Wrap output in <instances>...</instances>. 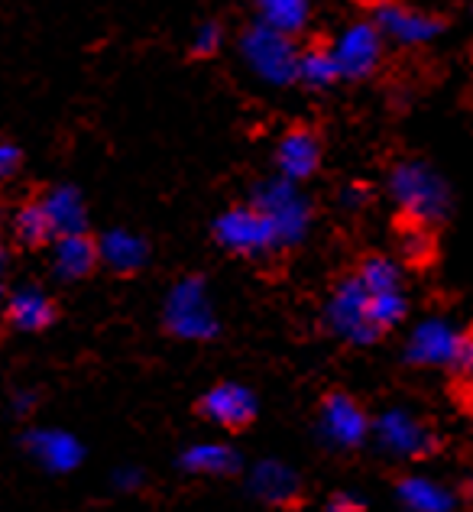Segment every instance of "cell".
I'll return each mask as SVG.
<instances>
[{
	"instance_id": "26",
	"label": "cell",
	"mask_w": 473,
	"mask_h": 512,
	"mask_svg": "<svg viewBox=\"0 0 473 512\" xmlns=\"http://www.w3.org/2000/svg\"><path fill=\"white\" fill-rule=\"evenodd\" d=\"M98 256H104V260L111 263L114 269H137L143 263L146 250H143L140 240H133L127 234H111L101 244Z\"/></svg>"
},
{
	"instance_id": "6",
	"label": "cell",
	"mask_w": 473,
	"mask_h": 512,
	"mask_svg": "<svg viewBox=\"0 0 473 512\" xmlns=\"http://www.w3.org/2000/svg\"><path fill=\"white\" fill-rule=\"evenodd\" d=\"M166 325L172 334L188 341H208L218 334V318L201 279H185L172 289L166 305Z\"/></svg>"
},
{
	"instance_id": "14",
	"label": "cell",
	"mask_w": 473,
	"mask_h": 512,
	"mask_svg": "<svg viewBox=\"0 0 473 512\" xmlns=\"http://www.w3.org/2000/svg\"><path fill=\"white\" fill-rule=\"evenodd\" d=\"M26 451H30L39 464L52 474H69L81 464V444L78 438H72L69 431H56V428H46V431H30L26 435Z\"/></svg>"
},
{
	"instance_id": "24",
	"label": "cell",
	"mask_w": 473,
	"mask_h": 512,
	"mask_svg": "<svg viewBox=\"0 0 473 512\" xmlns=\"http://www.w3.org/2000/svg\"><path fill=\"white\" fill-rule=\"evenodd\" d=\"M360 279V286L367 292H393L402 289V266L393 260V256H367L360 263V269L354 273Z\"/></svg>"
},
{
	"instance_id": "20",
	"label": "cell",
	"mask_w": 473,
	"mask_h": 512,
	"mask_svg": "<svg viewBox=\"0 0 473 512\" xmlns=\"http://www.w3.org/2000/svg\"><path fill=\"white\" fill-rule=\"evenodd\" d=\"M250 490L260 493L266 503H289L299 493V480H295L292 470L279 464H260L250 480Z\"/></svg>"
},
{
	"instance_id": "33",
	"label": "cell",
	"mask_w": 473,
	"mask_h": 512,
	"mask_svg": "<svg viewBox=\"0 0 473 512\" xmlns=\"http://www.w3.org/2000/svg\"><path fill=\"white\" fill-rule=\"evenodd\" d=\"M4 263H7V260H4V250H0V276H4Z\"/></svg>"
},
{
	"instance_id": "19",
	"label": "cell",
	"mask_w": 473,
	"mask_h": 512,
	"mask_svg": "<svg viewBox=\"0 0 473 512\" xmlns=\"http://www.w3.org/2000/svg\"><path fill=\"white\" fill-rule=\"evenodd\" d=\"M240 457L224 444H195L182 454V467L188 474H234Z\"/></svg>"
},
{
	"instance_id": "4",
	"label": "cell",
	"mask_w": 473,
	"mask_h": 512,
	"mask_svg": "<svg viewBox=\"0 0 473 512\" xmlns=\"http://www.w3.org/2000/svg\"><path fill=\"white\" fill-rule=\"evenodd\" d=\"M331 56L337 62V72H341V82H363L383 65L386 39L373 20H354L337 33L331 43Z\"/></svg>"
},
{
	"instance_id": "18",
	"label": "cell",
	"mask_w": 473,
	"mask_h": 512,
	"mask_svg": "<svg viewBox=\"0 0 473 512\" xmlns=\"http://www.w3.org/2000/svg\"><path fill=\"white\" fill-rule=\"evenodd\" d=\"M295 82H302L305 88H315V91H324V88L341 82V72H337L331 46L299 49V72H295Z\"/></svg>"
},
{
	"instance_id": "3",
	"label": "cell",
	"mask_w": 473,
	"mask_h": 512,
	"mask_svg": "<svg viewBox=\"0 0 473 512\" xmlns=\"http://www.w3.org/2000/svg\"><path fill=\"white\" fill-rule=\"evenodd\" d=\"M253 205L266 214V221L276 234V247L302 244L308 227H312V201L305 198L299 182H289L282 175H273V179L256 185Z\"/></svg>"
},
{
	"instance_id": "13",
	"label": "cell",
	"mask_w": 473,
	"mask_h": 512,
	"mask_svg": "<svg viewBox=\"0 0 473 512\" xmlns=\"http://www.w3.org/2000/svg\"><path fill=\"white\" fill-rule=\"evenodd\" d=\"M376 438L386 451L405 454V457H422L435 448V435L415 419V415L393 409L376 422Z\"/></svg>"
},
{
	"instance_id": "28",
	"label": "cell",
	"mask_w": 473,
	"mask_h": 512,
	"mask_svg": "<svg viewBox=\"0 0 473 512\" xmlns=\"http://www.w3.org/2000/svg\"><path fill=\"white\" fill-rule=\"evenodd\" d=\"M402 250L409 260H422V256L431 253V231L422 224H409L402 234Z\"/></svg>"
},
{
	"instance_id": "23",
	"label": "cell",
	"mask_w": 473,
	"mask_h": 512,
	"mask_svg": "<svg viewBox=\"0 0 473 512\" xmlns=\"http://www.w3.org/2000/svg\"><path fill=\"white\" fill-rule=\"evenodd\" d=\"M409 315V299L402 295V289H393V292H370L367 295V318L376 331H389L405 321Z\"/></svg>"
},
{
	"instance_id": "2",
	"label": "cell",
	"mask_w": 473,
	"mask_h": 512,
	"mask_svg": "<svg viewBox=\"0 0 473 512\" xmlns=\"http://www.w3.org/2000/svg\"><path fill=\"white\" fill-rule=\"evenodd\" d=\"M240 56L260 82L276 88L295 85V72H299V43H295V36H286L256 20L240 36Z\"/></svg>"
},
{
	"instance_id": "25",
	"label": "cell",
	"mask_w": 473,
	"mask_h": 512,
	"mask_svg": "<svg viewBox=\"0 0 473 512\" xmlns=\"http://www.w3.org/2000/svg\"><path fill=\"white\" fill-rule=\"evenodd\" d=\"M49 208L52 221H56V231L59 234H72V231H81V221H85V208H81V201L75 192L69 188H59V192H52L49 201H43Z\"/></svg>"
},
{
	"instance_id": "22",
	"label": "cell",
	"mask_w": 473,
	"mask_h": 512,
	"mask_svg": "<svg viewBox=\"0 0 473 512\" xmlns=\"http://www.w3.org/2000/svg\"><path fill=\"white\" fill-rule=\"evenodd\" d=\"M13 234H17V240L26 247H43L59 231H56V221H52L46 205H26V208H20L17 221H13Z\"/></svg>"
},
{
	"instance_id": "32",
	"label": "cell",
	"mask_w": 473,
	"mask_h": 512,
	"mask_svg": "<svg viewBox=\"0 0 473 512\" xmlns=\"http://www.w3.org/2000/svg\"><path fill=\"white\" fill-rule=\"evenodd\" d=\"M360 503H354L350 496H337V500H331V506H328V512H354Z\"/></svg>"
},
{
	"instance_id": "7",
	"label": "cell",
	"mask_w": 473,
	"mask_h": 512,
	"mask_svg": "<svg viewBox=\"0 0 473 512\" xmlns=\"http://www.w3.org/2000/svg\"><path fill=\"white\" fill-rule=\"evenodd\" d=\"M376 30L383 33V39L389 43H399V46H431L435 39L444 36V20L435 17L428 10H418L409 4H399V0H380L373 7V17Z\"/></svg>"
},
{
	"instance_id": "29",
	"label": "cell",
	"mask_w": 473,
	"mask_h": 512,
	"mask_svg": "<svg viewBox=\"0 0 473 512\" xmlns=\"http://www.w3.org/2000/svg\"><path fill=\"white\" fill-rule=\"evenodd\" d=\"M224 46V30L218 23H201V30L195 33V39H192V52L195 56H201V59H208V56H214Z\"/></svg>"
},
{
	"instance_id": "16",
	"label": "cell",
	"mask_w": 473,
	"mask_h": 512,
	"mask_svg": "<svg viewBox=\"0 0 473 512\" xmlns=\"http://www.w3.org/2000/svg\"><path fill=\"white\" fill-rule=\"evenodd\" d=\"M94 263H98V247H94L81 231L59 237V244H56V273L62 279L88 276L94 269Z\"/></svg>"
},
{
	"instance_id": "30",
	"label": "cell",
	"mask_w": 473,
	"mask_h": 512,
	"mask_svg": "<svg viewBox=\"0 0 473 512\" xmlns=\"http://www.w3.org/2000/svg\"><path fill=\"white\" fill-rule=\"evenodd\" d=\"M367 198H370V188L367 185H347L344 195H341L344 208H363V205H367Z\"/></svg>"
},
{
	"instance_id": "21",
	"label": "cell",
	"mask_w": 473,
	"mask_h": 512,
	"mask_svg": "<svg viewBox=\"0 0 473 512\" xmlns=\"http://www.w3.org/2000/svg\"><path fill=\"white\" fill-rule=\"evenodd\" d=\"M399 496H402V503L409 506L412 512H448L454 506L448 490H441L438 483L422 480V477L402 480L399 483Z\"/></svg>"
},
{
	"instance_id": "1",
	"label": "cell",
	"mask_w": 473,
	"mask_h": 512,
	"mask_svg": "<svg viewBox=\"0 0 473 512\" xmlns=\"http://www.w3.org/2000/svg\"><path fill=\"white\" fill-rule=\"evenodd\" d=\"M389 198L396 201L402 218L422 227H441L454 214V188L425 159H399L389 169Z\"/></svg>"
},
{
	"instance_id": "5",
	"label": "cell",
	"mask_w": 473,
	"mask_h": 512,
	"mask_svg": "<svg viewBox=\"0 0 473 512\" xmlns=\"http://www.w3.org/2000/svg\"><path fill=\"white\" fill-rule=\"evenodd\" d=\"M367 295L370 292L360 286L357 276H347L337 282L328 305H324V325L331 328V334L360 347L380 338V331H376L367 318Z\"/></svg>"
},
{
	"instance_id": "12",
	"label": "cell",
	"mask_w": 473,
	"mask_h": 512,
	"mask_svg": "<svg viewBox=\"0 0 473 512\" xmlns=\"http://www.w3.org/2000/svg\"><path fill=\"white\" fill-rule=\"evenodd\" d=\"M198 409L214 425L240 431L256 419V396L240 383H221V386L208 389Z\"/></svg>"
},
{
	"instance_id": "10",
	"label": "cell",
	"mask_w": 473,
	"mask_h": 512,
	"mask_svg": "<svg viewBox=\"0 0 473 512\" xmlns=\"http://www.w3.org/2000/svg\"><path fill=\"white\" fill-rule=\"evenodd\" d=\"M321 431L337 448H357L367 438L370 419L357 399H350L347 393H331L321 406Z\"/></svg>"
},
{
	"instance_id": "27",
	"label": "cell",
	"mask_w": 473,
	"mask_h": 512,
	"mask_svg": "<svg viewBox=\"0 0 473 512\" xmlns=\"http://www.w3.org/2000/svg\"><path fill=\"white\" fill-rule=\"evenodd\" d=\"M451 370L457 376V393H461L464 406L473 409V331L464 334L461 354H457V363H454Z\"/></svg>"
},
{
	"instance_id": "31",
	"label": "cell",
	"mask_w": 473,
	"mask_h": 512,
	"mask_svg": "<svg viewBox=\"0 0 473 512\" xmlns=\"http://www.w3.org/2000/svg\"><path fill=\"white\" fill-rule=\"evenodd\" d=\"M13 166H17V150L7 146V143H0V175L10 172Z\"/></svg>"
},
{
	"instance_id": "11",
	"label": "cell",
	"mask_w": 473,
	"mask_h": 512,
	"mask_svg": "<svg viewBox=\"0 0 473 512\" xmlns=\"http://www.w3.org/2000/svg\"><path fill=\"white\" fill-rule=\"evenodd\" d=\"M321 166V140L315 130L308 127H292L282 133L276 146V169L282 179L289 182H308Z\"/></svg>"
},
{
	"instance_id": "17",
	"label": "cell",
	"mask_w": 473,
	"mask_h": 512,
	"mask_svg": "<svg viewBox=\"0 0 473 512\" xmlns=\"http://www.w3.org/2000/svg\"><path fill=\"white\" fill-rule=\"evenodd\" d=\"M7 318L20 331H43L52 325V318H56V308H52V302L39 289H23L10 299Z\"/></svg>"
},
{
	"instance_id": "15",
	"label": "cell",
	"mask_w": 473,
	"mask_h": 512,
	"mask_svg": "<svg viewBox=\"0 0 473 512\" xmlns=\"http://www.w3.org/2000/svg\"><path fill=\"white\" fill-rule=\"evenodd\" d=\"M260 23L286 36H299L312 23V0H256Z\"/></svg>"
},
{
	"instance_id": "9",
	"label": "cell",
	"mask_w": 473,
	"mask_h": 512,
	"mask_svg": "<svg viewBox=\"0 0 473 512\" xmlns=\"http://www.w3.org/2000/svg\"><path fill=\"white\" fill-rule=\"evenodd\" d=\"M464 328H457L448 318H425L422 325H415L405 344V360L415 367H454L457 354L464 344Z\"/></svg>"
},
{
	"instance_id": "8",
	"label": "cell",
	"mask_w": 473,
	"mask_h": 512,
	"mask_svg": "<svg viewBox=\"0 0 473 512\" xmlns=\"http://www.w3.org/2000/svg\"><path fill=\"white\" fill-rule=\"evenodd\" d=\"M214 237L218 244L231 253L240 256H260L276 250V234L269 227L266 214L256 205H237L231 211H224L218 221H214Z\"/></svg>"
}]
</instances>
